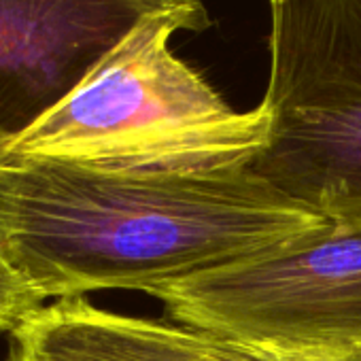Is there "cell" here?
I'll list each match as a JSON object with an SVG mask.
<instances>
[{
  "label": "cell",
  "instance_id": "277c9868",
  "mask_svg": "<svg viewBox=\"0 0 361 361\" xmlns=\"http://www.w3.org/2000/svg\"><path fill=\"white\" fill-rule=\"evenodd\" d=\"M166 314L268 357L361 355V224L153 287Z\"/></svg>",
  "mask_w": 361,
  "mask_h": 361
},
{
  "label": "cell",
  "instance_id": "3957f363",
  "mask_svg": "<svg viewBox=\"0 0 361 361\" xmlns=\"http://www.w3.org/2000/svg\"><path fill=\"white\" fill-rule=\"evenodd\" d=\"M270 115L253 170L334 224H361V0L272 7Z\"/></svg>",
  "mask_w": 361,
  "mask_h": 361
},
{
  "label": "cell",
  "instance_id": "ba28073f",
  "mask_svg": "<svg viewBox=\"0 0 361 361\" xmlns=\"http://www.w3.org/2000/svg\"><path fill=\"white\" fill-rule=\"evenodd\" d=\"M255 361H361V355H350V357H304V359H289V357H268L253 353Z\"/></svg>",
  "mask_w": 361,
  "mask_h": 361
},
{
  "label": "cell",
  "instance_id": "8992f818",
  "mask_svg": "<svg viewBox=\"0 0 361 361\" xmlns=\"http://www.w3.org/2000/svg\"><path fill=\"white\" fill-rule=\"evenodd\" d=\"M5 361H255V355L192 325L117 314L85 298H64L9 334Z\"/></svg>",
  "mask_w": 361,
  "mask_h": 361
},
{
  "label": "cell",
  "instance_id": "52a82bcc",
  "mask_svg": "<svg viewBox=\"0 0 361 361\" xmlns=\"http://www.w3.org/2000/svg\"><path fill=\"white\" fill-rule=\"evenodd\" d=\"M45 302L0 249V334L16 331Z\"/></svg>",
  "mask_w": 361,
  "mask_h": 361
},
{
  "label": "cell",
  "instance_id": "9c48e42d",
  "mask_svg": "<svg viewBox=\"0 0 361 361\" xmlns=\"http://www.w3.org/2000/svg\"><path fill=\"white\" fill-rule=\"evenodd\" d=\"M283 3H287V0H270V5H272V7H276V5H283Z\"/></svg>",
  "mask_w": 361,
  "mask_h": 361
},
{
  "label": "cell",
  "instance_id": "7a4b0ae2",
  "mask_svg": "<svg viewBox=\"0 0 361 361\" xmlns=\"http://www.w3.org/2000/svg\"><path fill=\"white\" fill-rule=\"evenodd\" d=\"M209 26L183 13L145 18L56 106L22 132L0 136V159L164 172L253 166L268 140L266 106L234 111L168 45L178 30Z\"/></svg>",
  "mask_w": 361,
  "mask_h": 361
},
{
  "label": "cell",
  "instance_id": "6da1fadb",
  "mask_svg": "<svg viewBox=\"0 0 361 361\" xmlns=\"http://www.w3.org/2000/svg\"><path fill=\"white\" fill-rule=\"evenodd\" d=\"M327 224L253 166L164 172L0 159V249L43 302L149 293Z\"/></svg>",
  "mask_w": 361,
  "mask_h": 361
},
{
  "label": "cell",
  "instance_id": "5b68a950",
  "mask_svg": "<svg viewBox=\"0 0 361 361\" xmlns=\"http://www.w3.org/2000/svg\"><path fill=\"white\" fill-rule=\"evenodd\" d=\"M155 13L211 22L202 0H0V136L35 123Z\"/></svg>",
  "mask_w": 361,
  "mask_h": 361
}]
</instances>
